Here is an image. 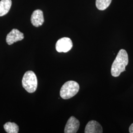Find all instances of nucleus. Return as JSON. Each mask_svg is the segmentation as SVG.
<instances>
[{
  "instance_id": "5",
  "label": "nucleus",
  "mask_w": 133,
  "mask_h": 133,
  "mask_svg": "<svg viewBox=\"0 0 133 133\" xmlns=\"http://www.w3.org/2000/svg\"><path fill=\"white\" fill-rule=\"evenodd\" d=\"M80 123L78 119L72 116L68 119L64 130L65 133H76L78 130Z\"/></svg>"
},
{
  "instance_id": "10",
  "label": "nucleus",
  "mask_w": 133,
  "mask_h": 133,
  "mask_svg": "<svg viewBox=\"0 0 133 133\" xmlns=\"http://www.w3.org/2000/svg\"><path fill=\"white\" fill-rule=\"evenodd\" d=\"M4 128L8 133H17L19 131L18 126L15 123L9 122L5 124Z\"/></svg>"
},
{
  "instance_id": "7",
  "label": "nucleus",
  "mask_w": 133,
  "mask_h": 133,
  "mask_svg": "<svg viewBox=\"0 0 133 133\" xmlns=\"http://www.w3.org/2000/svg\"><path fill=\"white\" fill-rule=\"evenodd\" d=\"M31 21L35 27H38L42 26L44 21L43 11L40 10H35L32 14Z\"/></svg>"
},
{
  "instance_id": "11",
  "label": "nucleus",
  "mask_w": 133,
  "mask_h": 133,
  "mask_svg": "<svg viewBox=\"0 0 133 133\" xmlns=\"http://www.w3.org/2000/svg\"><path fill=\"white\" fill-rule=\"evenodd\" d=\"M111 1L112 0H96V5L98 10H104L109 6Z\"/></svg>"
},
{
  "instance_id": "4",
  "label": "nucleus",
  "mask_w": 133,
  "mask_h": 133,
  "mask_svg": "<svg viewBox=\"0 0 133 133\" xmlns=\"http://www.w3.org/2000/svg\"><path fill=\"white\" fill-rule=\"evenodd\" d=\"M55 48L58 52H68L72 48V41L69 38H62L57 41Z\"/></svg>"
},
{
  "instance_id": "9",
  "label": "nucleus",
  "mask_w": 133,
  "mask_h": 133,
  "mask_svg": "<svg viewBox=\"0 0 133 133\" xmlns=\"http://www.w3.org/2000/svg\"><path fill=\"white\" fill-rule=\"evenodd\" d=\"M11 4V0H1L0 1V16H3L9 12Z\"/></svg>"
},
{
  "instance_id": "12",
  "label": "nucleus",
  "mask_w": 133,
  "mask_h": 133,
  "mask_svg": "<svg viewBox=\"0 0 133 133\" xmlns=\"http://www.w3.org/2000/svg\"><path fill=\"white\" fill-rule=\"evenodd\" d=\"M129 132L130 133H133V123L132 124L129 129Z\"/></svg>"
},
{
  "instance_id": "2",
  "label": "nucleus",
  "mask_w": 133,
  "mask_h": 133,
  "mask_svg": "<svg viewBox=\"0 0 133 133\" xmlns=\"http://www.w3.org/2000/svg\"><path fill=\"white\" fill-rule=\"evenodd\" d=\"M79 90V85L77 82L75 81H68L62 86L60 95L63 99H69L76 95Z\"/></svg>"
},
{
  "instance_id": "1",
  "label": "nucleus",
  "mask_w": 133,
  "mask_h": 133,
  "mask_svg": "<svg viewBox=\"0 0 133 133\" xmlns=\"http://www.w3.org/2000/svg\"><path fill=\"white\" fill-rule=\"evenodd\" d=\"M128 55L123 49L119 50L111 68V74L114 77H118L121 72L126 71V66L128 64Z\"/></svg>"
},
{
  "instance_id": "8",
  "label": "nucleus",
  "mask_w": 133,
  "mask_h": 133,
  "mask_svg": "<svg viewBox=\"0 0 133 133\" xmlns=\"http://www.w3.org/2000/svg\"><path fill=\"white\" fill-rule=\"evenodd\" d=\"M103 130L102 126L95 120H91L86 125L85 133H102Z\"/></svg>"
},
{
  "instance_id": "6",
  "label": "nucleus",
  "mask_w": 133,
  "mask_h": 133,
  "mask_svg": "<svg viewBox=\"0 0 133 133\" xmlns=\"http://www.w3.org/2000/svg\"><path fill=\"white\" fill-rule=\"evenodd\" d=\"M24 38L23 34L18 30L14 29L6 36V42L9 45H11L14 43L22 40Z\"/></svg>"
},
{
  "instance_id": "3",
  "label": "nucleus",
  "mask_w": 133,
  "mask_h": 133,
  "mask_svg": "<svg viewBox=\"0 0 133 133\" xmlns=\"http://www.w3.org/2000/svg\"><path fill=\"white\" fill-rule=\"evenodd\" d=\"M22 86L30 93L35 92L38 87V79L36 74L31 71H26L22 81Z\"/></svg>"
}]
</instances>
